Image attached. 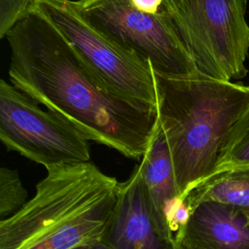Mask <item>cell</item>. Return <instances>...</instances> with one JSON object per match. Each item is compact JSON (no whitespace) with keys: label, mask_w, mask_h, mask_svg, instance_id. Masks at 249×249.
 Segmentation results:
<instances>
[{"label":"cell","mask_w":249,"mask_h":249,"mask_svg":"<svg viewBox=\"0 0 249 249\" xmlns=\"http://www.w3.org/2000/svg\"><path fill=\"white\" fill-rule=\"evenodd\" d=\"M5 38L11 50L10 81L16 88L72 123L89 141L142 159L157 108L114 91L36 8Z\"/></svg>","instance_id":"6da1fadb"},{"label":"cell","mask_w":249,"mask_h":249,"mask_svg":"<svg viewBox=\"0 0 249 249\" xmlns=\"http://www.w3.org/2000/svg\"><path fill=\"white\" fill-rule=\"evenodd\" d=\"M119 186L90 161L47 169L33 197L0 221V249H75L101 242Z\"/></svg>","instance_id":"7a4b0ae2"},{"label":"cell","mask_w":249,"mask_h":249,"mask_svg":"<svg viewBox=\"0 0 249 249\" xmlns=\"http://www.w3.org/2000/svg\"><path fill=\"white\" fill-rule=\"evenodd\" d=\"M152 70L157 117L185 198L215 171L233 124L249 104V87L199 72L171 77Z\"/></svg>","instance_id":"3957f363"},{"label":"cell","mask_w":249,"mask_h":249,"mask_svg":"<svg viewBox=\"0 0 249 249\" xmlns=\"http://www.w3.org/2000/svg\"><path fill=\"white\" fill-rule=\"evenodd\" d=\"M246 5L247 0H185L166 12L199 73L223 81L246 75Z\"/></svg>","instance_id":"277c9868"},{"label":"cell","mask_w":249,"mask_h":249,"mask_svg":"<svg viewBox=\"0 0 249 249\" xmlns=\"http://www.w3.org/2000/svg\"><path fill=\"white\" fill-rule=\"evenodd\" d=\"M35 8L50 19L85 63L114 91L157 107L151 64L96 28L82 15L75 0H37Z\"/></svg>","instance_id":"5b68a950"},{"label":"cell","mask_w":249,"mask_h":249,"mask_svg":"<svg viewBox=\"0 0 249 249\" xmlns=\"http://www.w3.org/2000/svg\"><path fill=\"white\" fill-rule=\"evenodd\" d=\"M0 140L8 151L46 169L90 161L89 140L72 123L43 110L4 79L0 81Z\"/></svg>","instance_id":"8992f818"},{"label":"cell","mask_w":249,"mask_h":249,"mask_svg":"<svg viewBox=\"0 0 249 249\" xmlns=\"http://www.w3.org/2000/svg\"><path fill=\"white\" fill-rule=\"evenodd\" d=\"M82 15L123 48L136 53L165 76L198 73L173 22L164 10L148 14L129 0H75Z\"/></svg>","instance_id":"52a82bcc"},{"label":"cell","mask_w":249,"mask_h":249,"mask_svg":"<svg viewBox=\"0 0 249 249\" xmlns=\"http://www.w3.org/2000/svg\"><path fill=\"white\" fill-rule=\"evenodd\" d=\"M101 242L109 249H176L157 219L138 166L120 182L114 215Z\"/></svg>","instance_id":"ba28073f"},{"label":"cell","mask_w":249,"mask_h":249,"mask_svg":"<svg viewBox=\"0 0 249 249\" xmlns=\"http://www.w3.org/2000/svg\"><path fill=\"white\" fill-rule=\"evenodd\" d=\"M175 243L176 249H249V217L228 204L198 203Z\"/></svg>","instance_id":"9c48e42d"},{"label":"cell","mask_w":249,"mask_h":249,"mask_svg":"<svg viewBox=\"0 0 249 249\" xmlns=\"http://www.w3.org/2000/svg\"><path fill=\"white\" fill-rule=\"evenodd\" d=\"M137 166L161 229L175 241L166 223V213L171 203L181 196L168 144L158 117L149 146Z\"/></svg>","instance_id":"30bf717a"},{"label":"cell","mask_w":249,"mask_h":249,"mask_svg":"<svg viewBox=\"0 0 249 249\" xmlns=\"http://www.w3.org/2000/svg\"><path fill=\"white\" fill-rule=\"evenodd\" d=\"M193 208L211 201L237 207L249 216V167H236L213 173L185 197Z\"/></svg>","instance_id":"8fae6325"},{"label":"cell","mask_w":249,"mask_h":249,"mask_svg":"<svg viewBox=\"0 0 249 249\" xmlns=\"http://www.w3.org/2000/svg\"><path fill=\"white\" fill-rule=\"evenodd\" d=\"M236 167H249V104L233 124L213 173Z\"/></svg>","instance_id":"7c38bea8"},{"label":"cell","mask_w":249,"mask_h":249,"mask_svg":"<svg viewBox=\"0 0 249 249\" xmlns=\"http://www.w3.org/2000/svg\"><path fill=\"white\" fill-rule=\"evenodd\" d=\"M27 192L18 172L8 167L0 169V221L20 210L27 202Z\"/></svg>","instance_id":"4fadbf2b"},{"label":"cell","mask_w":249,"mask_h":249,"mask_svg":"<svg viewBox=\"0 0 249 249\" xmlns=\"http://www.w3.org/2000/svg\"><path fill=\"white\" fill-rule=\"evenodd\" d=\"M36 1L0 0V38H5L15 24L35 9Z\"/></svg>","instance_id":"5bb4252c"},{"label":"cell","mask_w":249,"mask_h":249,"mask_svg":"<svg viewBox=\"0 0 249 249\" xmlns=\"http://www.w3.org/2000/svg\"><path fill=\"white\" fill-rule=\"evenodd\" d=\"M131 5L138 11L148 14L162 12L165 0H129Z\"/></svg>","instance_id":"9a60e30c"},{"label":"cell","mask_w":249,"mask_h":249,"mask_svg":"<svg viewBox=\"0 0 249 249\" xmlns=\"http://www.w3.org/2000/svg\"><path fill=\"white\" fill-rule=\"evenodd\" d=\"M185 0H165L164 2V6H163V10L165 12H169L172 10H176L178 8H180Z\"/></svg>","instance_id":"2e32d148"},{"label":"cell","mask_w":249,"mask_h":249,"mask_svg":"<svg viewBox=\"0 0 249 249\" xmlns=\"http://www.w3.org/2000/svg\"><path fill=\"white\" fill-rule=\"evenodd\" d=\"M75 249H109V248L104 243L98 242V243H94V244H90V245L78 247V248H75Z\"/></svg>","instance_id":"e0dca14e"},{"label":"cell","mask_w":249,"mask_h":249,"mask_svg":"<svg viewBox=\"0 0 249 249\" xmlns=\"http://www.w3.org/2000/svg\"><path fill=\"white\" fill-rule=\"evenodd\" d=\"M248 217H249V216H248Z\"/></svg>","instance_id":"ac0fdd59"}]
</instances>
